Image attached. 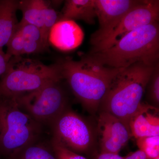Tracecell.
Segmentation results:
<instances>
[{
  "instance_id": "obj_21",
  "label": "cell",
  "mask_w": 159,
  "mask_h": 159,
  "mask_svg": "<svg viewBox=\"0 0 159 159\" xmlns=\"http://www.w3.org/2000/svg\"><path fill=\"white\" fill-rule=\"evenodd\" d=\"M25 39L20 34L16 31L7 43L6 54L10 57H16L23 55Z\"/></svg>"
},
{
  "instance_id": "obj_22",
  "label": "cell",
  "mask_w": 159,
  "mask_h": 159,
  "mask_svg": "<svg viewBox=\"0 0 159 159\" xmlns=\"http://www.w3.org/2000/svg\"><path fill=\"white\" fill-rule=\"evenodd\" d=\"M51 145L57 159H88L66 148L52 139Z\"/></svg>"
},
{
  "instance_id": "obj_9",
  "label": "cell",
  "mask_w": 159,
  "mask_h": 159,
  "mask_svg": "<svg viewBox=\"0 0 159 159\" xmlns=\"http://www.w3.org/2000/svg\"><path fill=\"white\" fill-rule=\"evenodd\" d=\"M98 126L101 153L119 154L132 136L129 126L108 113L101 112Z\"/></svg>"
},
{
  "instance_id": "obj_5",
  "label": "cell",
  "mask_w": 159,
  "mask_h": 159,
  "mask_svg": "<svg viewBox=\"0 0 159 159\" xmlns=\"http://www.w3.org/2000/svg\"><path fill=\"white\" fill-rule=\"evenodd\" d=\"M42 127L20 108L15 98L0 97V152L16 156L37 142Z\"/></svg>"
},
{
  "instance_id": "obj_6",
  "label": "cell",
  "mask_w": 159,
  "mask_h": 159,
  "mask_svg": "<svg viewBox=\"0 0 159 159\" xmlns=\"http://www.w3.org/2000/svg\"><path fill=\"white\" fill-rule=\"evenodd\" d=\"M62 80L52 81L38 90L16 98L20 108L42 126H51L68 107Z\"/></svg>"
},
{
  "instance_id": "obj_23",
  "label": "cell",
  "mask_w": 159,
  "mask_h": 159,
  "mask_svg": "<svg viewBox=\"0 0 159 159\" xmlns=\"http://www.w3.org/2000/svg\"><path fill=\"white\" fill-rule=\"evenodd\" d=\"M44 50H45L41 43L34 41L25 40L23 54L38 53Z\"/></svg>"
},
{
  "instance_id": "obj_16",
  "label": "cell",
  "mask_w": 159,
  "mask_h": 159,
  "mask_svg": "<svg viewBox=\"0 0 159 159\" xmlns=\"http://www.w3.org/2000/svg\"><path fill=\"white\" fill-rule=\"evenodd\" d=\"M36 142L21 151L16 155L19 156V159H57L53 150L51 152L45 146Z\"/></svg>"
},
{
  "instance_id": "obj_2",
  "label": "cell",
  "mask_w": 159,
  "mask_h": 159,
  "mask_svg": "<svg viewBox=\"0 0 159 159\" xmlns=\"http://www.w3.org/2000/svg\"><path fill=\"white\" fill-rule=\"evenodd\" d=\"M86 55L113 68L125 69L137 63L154 66L159 63V22L134 30L108 48Z\"/></svg>"
},
{
  "instance_id": "obj_19",
  "label": "cell",
  "mask_w": 159,
  "mask_h": 159,
  "mask_svg": "<svg viewBox=\"0 0 159 159\" xmlns=\"http://www.w3.org/2000/svg\"><path fill=\"white\" fill-rule=\"evenodd\" d=\"M147 97L152 106L157 108L159 104V63L154 69L148 80L146 90Z\"/></svg>"
},
{
  "instance_id": "obj_10",
  "label": "cell",
  "mask_w": 159,
  "mask_h": 159,
  "mask_svg": "<svg viewBox=\"0 0 159 159\" xmlns=\"http://www.w3.org/2000/svg\"><path fill=\"white\" fill-rule=\"evenodd\" d=\"M141 0H95L96 15L99 27L92 34L95 38L106 33L117 25L122 18Z\"/></svg>"
},
{
  "instance_id": "obj_7",
  "label": "cell",
  "mask_w": 159,
  "mask_h": 159,
  "mask_svg": "<svg viewBox=\"0 0 159 159\" xmlns=\"http://www.w3.org/2000/svg\"><path fill=\"white\" fill-rule=\"evenodd\" d=\"M159 1L142 0L128 12L112 29L106 33L90 39V53L102 51L115 44L134 30L152 23L158 22Z\"/></svg>"
},
{
  "instance_id": "obj_17",
  "label": "cell",
  "mask_w": 159,
  "mask_h": 159,
  "mask_svg": "<svg viewBox=\"0 0 159 159\" xmlns=\"http://www.w3.org/2000/svg\"><path fill=\"white\" fill-rule=\"evenodd\" d=\"M60 16L57 11L46 2L44 7L43 22L41 29L43 45L46 50L48 48V36L51 28L59 20Z\"/></svg>"
},
{
  "instance_id": "obj_4",
  "label": "cell",
  "mask_w": 159,
  "mask_h": 159,
  "mask_svg": "<svg viewBox=\"0 0 159 159\" xmlns=\"http://www.w3.org/2000/svg\"><path fill=\"white\" fill-rule=\"evenodd\" d=\"M62 79L57 62L47 65L22 56L12 57L0 80V97L17 98Z\"/></svg>"
},
{
  "instance_id": "obj_24",
  "label": "cell",
  "mask_w": 159,
  "mask_h": 159,
  "mask_svg": "<svg viewBox=\"0 0 159 159\" xmlns=\"http://www.w3.org/2000/svg\"><path fill=\"white\" fill-rule=\"evenodd\" d=\"M11 57L3 51H0V76H2L6 72Z\"/></svg>"
},
{
  "instance_id": "obj_1",
  "label": "cell",
  "mask_w": 159,
  "mask_h": 159,
  "mask_svg": "<svg viewBox=\"0 0 159 159\" xmlns=\"http://www.w3.org/2000/svg\"><path fill=\"white\" fill-rule=\"evenodd\" d=\"M57 62L63 79L84 107L93 114L99 109L112 81L122 69L102 65L86 55L80 60L68 57Z\"/></svg>"
},
{
  "instance_id": "obj_12",
  "label": "cell",
  "mask_w": 159,
  "mask_h": 159,
  "mask_svg": "<svg viewBox=\"0 0 159 159\" xmlns=\"http://www.w3.org/2000/svg\"><path fill=\"white\" fill-rule=\"evenodd\" d=\"M158 109L142 102L136 112L129 120V126L132 136L136 139L159 136Z\"/></svg>"
},
{
  "instance_id": "obj_15",
  "label": "cell",
  "mask_w": 159,
  "mask_h": 159,
  "mask_svg": "<svg viewBox=\"0 0 159 159\" xmlns=\"http://www.w3.org/2000/svg\"><path fill=\"white\" fill-rule=\"evenodd\" d=\"M45 2L46 1L43 0L19 1L18 9L21 11L23 15L20 22L33 25L39 28L41 31Z\"/></svg>"
},
{
  "instance_id": "obj_26",
  "label": "cell",
  "mask_w": 159,
  "mask_h": 159,
  "mask_svg": "<svg viewBox=\"0 0 159 159\" xmlns=\"http://www.w3.org/2000/svg\"><path fill=\"white\" fill-rule=\"evenodd\" d=\"M97 159H124L119 154L100 153Z\"/></svg>"
},
{
  "instance_id": "obj_27",
  "label": "cell",
  "mask_w": 159,
  "mask_h": 159,
  "mask_svg": "<svg viewBox=\"0 0 159 159\" xmlns=\"http://www.w3.org/2000/svg\"><path fill=\"white\" fill-rule=\"evenodd\" d=\"M154 159H159V157H158Z\"/></svg>"
},
{
  "instance_id": "obj_18",
  "label": "cell",
  "mask_w": 159,
  "mask_h": 159,
  "mask_svg": "<svg viewBox=\"0 0 159 159\" xmlns=\"http://www.w3.org/2000/svg\"><path fill=\"white\" fill-rule=\"evenodd\" d=\"M139 150L148 158L154 159L159 157V136L144 137L137 139Z\"/></svg>"
},
{
  "instance_id": "obj_3",
  "label": "cell",
  "mask_w": 159,
  "mask_h": 159,
  "mask_svg": "<svg viewBox=\"0 0 159 159\" xmlns=\"http://www.w3.org/2000/svg\"><path fill=\"white\" fill-rule=\"evenodd\" d=\"M137 63L122 69L114 78L99 108L116 117L129 126L142 103L154 67Z\"/></svg>"
},
{
  "instance_id": "obj_13",
  "label": "cell",
  "mask_w": 159,
  "mask_h": 159,
  "mask_svg": "<svg viewBox=\"0 0 159 159\" xmlns=\"http://www.w3.org/2000/svg\"><path fill=\"white\" fill-rule=\"evenodd\" d=\"M18 2L0 0V51H3L16 31Z\"/></svg>"
},
{
  "instance_id": "obj_25",
  "label": "cell",
  "mask_w": 159,
  "mask_h": 159,
  "mask_svg": "<svg viewBox=\"0 0 159 159\" xmlns=\"http://www.w3.org/2000/svg\"><path fill=\"white\" fill-rule=\"evenodd\" d=\"M124 159H150L148 158L147 156L143 152L140 150H138L131 152L128 155L124 157Z\"/></svg>"
},
{
  "instance_id": "obj_14",
  "label": "cell",
  "mask_w": 159,
  "mask_h": 159,
  "mask_svg": "<svg viewBox=\"0 0 159 159\" xmlns=\"http://www.w3.org/2000/svg\"><path fill=\"white\" fill-rule=\"evenodd\" d=\"M96 18L95 0H67L59 20H81L89 25H94Z\"/></svg>"
},
{
  "instance_id": "obj_20",
  "label": "cell",
  "mask_w": 159,
  "mask_h": 159,
  "mask_svg": "<svg viewBox=\"0 0 159 159\" xmlns=\"http://www.w3.org/2000/svg\"><path fill=\"white\" fill-rule=\"evenodd\" d=\"M16 31L20 34L25 40L38 42L41 43L43 46L41 31L36 26L31 24L19 22L16 27Z\"/></svg>"
},
{
  "instance_id": "obj_8",
  "label": "cell",
  "mask_w": 159,
  "mask_h": 159,
  "mask_svg": "<svg viewBox=\"0 0 159 159\" xmlns=\"http://www.w3.org/2000/svg\"><path fill=\"white\" fill-rule=\"evenodd\" d=\"M53 138L66 148L83 152L93 145V129L84 118L67 107L51 125Z\"/></svg>"
},
{
  "instance_id": "obj_11",
  "label": "cell",
  "mask_w": 159,
  "mask_h": 159,
  "mask_svg": "<svg viewBox=\"0 0 159 159\" xmlns=\"http://www.w3.org/2000/svg\"><path fill=\"white\" fill-rule=\"evenodd\" d=\"M84 38L83 31L75 21L61 20L51 28L48 43L60 51H70L78 48Z\"/></svg>"
}]
</instances>
